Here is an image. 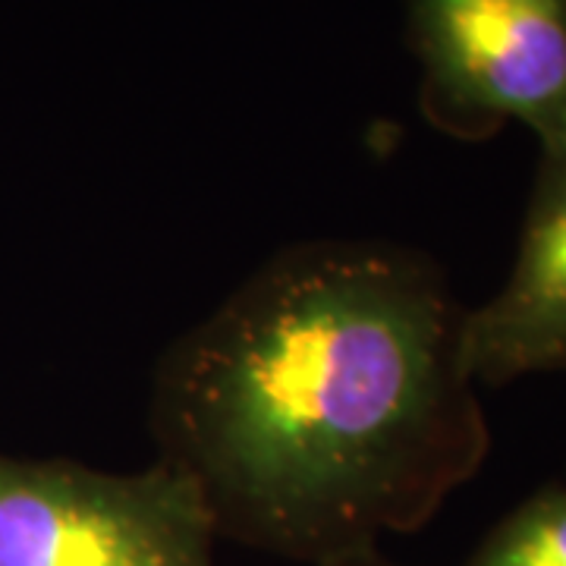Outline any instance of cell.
I'll return each instance as SVG.
<instances>
[{
	"label": "cell",
	"mask_w": 566,
	"mask_h": 566,
	"mask_svg": "<svg viewBox=\"0 0 566 566\" xmlns=\"http://www.w3.org/2000/svg\"><path fill=\"white\" fill-rule=\"evenodd\" d=\"M465 312L424 252L290 245L164 349L158 460L240 545L312 566L381 551L485 463Z\"/></svg>",
	"instance_id": "6da1fadb"
},
{
	"label": "cell",
	"mask_w": 566,
	"mask_h": 566,
	"mask_svg": "<svg viewBox=\"0 0 566 566\" xmlns=\"http://www.w3.org/2000/svg\"><path fill=\"white\" fill-rule=\"evenodd\" d=\"M218 526L177 465L104 472L0 453V566H214Z\"/></svg>",
	"instance_id": "7a4b0ae2"
},
{
	"label": "cell",
	"mask_w": 566,
	"mask_h": 566,
	"mask_svg": "<svg viewBox=\"0 0 566 566\" xmlns=\"http://www.w3.org/2000/svg\"><path fill=\"white\" fill-rule=\"evenodd\" d=\"M422 111L457 139L526 123L566 139V0H409Z\"/></svg>",
	"instance_id": "3957f363"
},
{
	"label": "cell",
	"mask_w": 566,
	"mask_h": 566,
	"mask_svg": "<svg viewBox=\"0 0 566 566\" xmlns=\"http://www.w3.org/2000/svg\"><path fill=\"white\" fill-rule=\"evenodd\" d=\"M465 363L488 387L566 371V139L542 145L510 277L465 312Z\"/></svg>",
	"instance_id": "277c9868"
},
{
	"label": "cell",
	"mask_w": 566,
	"mask_h": 566,
	"mask_svg": "<svg viewBox=\"0 0 566 566\" xmlns=\"http://www.w3.org/2000/svg\"><path fill=\"white\" fill-rule=\"evenodd\" d=\"M465 566H566V485H547L510 510Z\"/></svg>",
	"instance_id": "5b68a950"
},
{
	"label": "cell",
	"mask_w": 566,
	"mask_h": 566,
	"mask_svg": "<svg viewBox=\"0 0 566 566\" xmlns=\"http://www.w3.org/2000/svg\"><path fill=\"white\" fill-rule=\"evenodd\" d=\"M331 566H400L394 560H387L381 551H368V554H359V557H349V560H340V564Z\"/></svg>",
	"instance_id": "8992f818"
}]
</instances>
